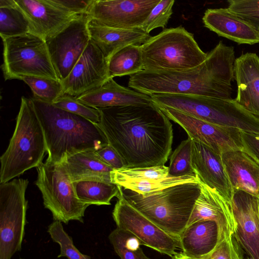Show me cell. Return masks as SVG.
<instances>
[{
	"label": "cell",
	"mask_w": 259,
	"mask_h": 259,
	"mask_svg": "<svg viewBox=\"0 0 259 259\" xmlns=\"http://www.w3.org/2000/svg\"><path fill=\"white\" fill-rule=\"evenodd\" d=\"M1 68L5 80L24 76H40L59 79L46 40L32 33L5 38Z\"/></svg>",
	"instance_id": "cell-8"
},
{
	"label": "cell",
	"mask_w": 259,
	"mask_h": 259,
	"mask_svg": "<svg viewBox=\"0 0 259 259\" xmlns=\"http://www.w3.org/2000/svg\"><path fill=\"white\" fill-rule=\"evenodd\" d=\"M109 78L108 61L90 40L68 75L61 82L64 94L77 97L100 87Z\"/></svg>",
	"instance_id": "cell-14"
},
{
	"label": "cell",
	"mask_w": 259,
	"mask_h": 259,
	"mask_svg": "<svg viewBox=\"0 0 259 259\" xmlns=\"http://www.w3.org/2000/svg\"><path fill=\"white\" fill-rule=\"evenodd\" d=\"M32 33L30 23L15 0H0V35L2 40Z\"/></svg>",
	"instance_id": "cell-26"
},
{
	"label": "cell",
	"mask_w": 259,
	"mask_h": 259,
	"mask_svg": "<svg viewBox=\"0 0 259 259\" xmlns=\"http://www.w3.org/2000/svg\"><path fill=\"white\" fill-rule=\"evenodd\" d=\"M103 162L117 169L124 167L123 161L116 151L109 144L95 151Z\"/></svg>",
	"instance_id": "cell-39"
},
{
	"label": "cell",
	"mask_w": 259,
	"mask_h": 259,
	"mask_svg": "<svg viewBox=\"0 0 259 259\" xmlns=\"http://www.w3.org/2000/svg\"><path fill=\"white\" fill-rule=\"evenodd\" d=\"M19 259H24V258H20Z\"/></svg>",
	"instance_id": "cell-42"
},
{
	"label": "cell",
	"mask_w": 259,
	"mask_h": 259,
	"mask_svg": "<svg viewBox=\"0 0 259 259\" xmlns=\"http://www.w3.org/2000/svg\"><path fill=\"white\" fill-rule=\"evenodd\" d=\"M170 120L180 125L189 138L204 144L217 153L243 150L241 131L239 129L217 125L177 110L158 106Z\"/></svg>",
	"instance_id": "cell-12"
},
{
	"label": "cell",
	"mask_w": 259,
	"mask_h": 259,
	"mask_svg": "<svg viewBox=\"0 0 259 259\" xmlns=\"http://www.w3.org/2000/svg\"><path fill=\"white\" fill-rule=\"evenodd\" d=\"M76 98L84 104L96 109L149 105L153 103L150 96L122 87L112 78H109L100 87Z\"/></svg>",
	"instance_id": "cell-21"
},
{
	"label": "cell",
	"mask_w": 259,
	"mask_h": 259,
	"mask_svg": "<svg viewBox=\"0 0 259 259\" xmlns=\"http://www.w3.org/2000/svg\"><path fill=\"white\" fill-rule=\"evenodd\" d=\"M143 70L180 71L196 67L207 56L184 27L164 29L141 45Z\"/></svg>",
	"instance_id": "cell-6"
},
{
	"label": "cell",
	"mask_w": 259,
	"mask_h": 259,
	"mask_svg": "<svg viewBox=\"0 0 259 259\" xmlns=\"http://www.w3.org/2000/svg\"><path fill=\"white\" fill-rule=\"evenodd\" d=\"M115 252L121 259H150L140 247V240L130 232L116 228L109 235Z\"/></svg>",
	"instance_id": "cell-29"
},
{
	"label": "cell",
	"mask_w": 259,
	"mask_h": 259,
	"mask_svg": "<svg viewBox=\"0 0 259 259\" xmlns=\"http://www.w3.org/2000/svg\"><path fill=\"white\" fill-rule=\"evenodd\" d=\"M235 59L234 48L220 41L196 67L180 71L142 70L131 75L128 85L149 96L170 94L232 99Z\"/></svg>",
	"instance_id": "cell-2"
},
{
	"label": "cell",
	"mask_w": 259,
	"mask_h": 259,
	"mask_svg": "<svg viewBox=\"0 0 259 259\" xmlns=\"http://www.w3.org/2000/svg\"><path fill=\"white\" fill-rule=\"evenodd\" d=\"M97 124L124 167L164 165L172 150V125L159 107L149 105L98 109Z\"/></svg>",
	"instance_id": "cell-1"
},
{
	"label": "cell",
	"mask_w": 259,
	"mask_h": 259,
	"mask_svg": "<svg viewBox=\"0 0 259 259\" xmlns=\"http://www.w3.org/2000/svg\"><path fill=\"white\" fill-rule=\"evenodd\" d=\"M192 140L181 142L170 156L168 174L176 177L196 176L192 165Z\"/></svg>",
	"instance_id": "cell-31"
},
{
	"label": "cell",
	"mask_w": 259,
	"mask_h": 259,
	"mask_svg": "<svg viewBox=\"0 0 259 259\" xmlns=\"http://www.w3.org/2000/svg\"><path fill=\"white\" fill-rule=\"evenodd\" d=\"M244 254L232 236L222 241L207 259H244Z\"/></svg>",
	"instance_id": "cell-37"
},
{
	"label": "cell",
	"mask_w": 259,
	"mask_h": 259,
	"mask_svg": "<svg viewBox=\"0 0 259 259\" xmlns=\"http://www.w3.org/2000/svg\"><path fill=\"white\" fill-rule=\"evenodd\" d=\"M62 163L73 182L98 181L112 183L111 173L114 169L101 160L95 151L75 154L67 157Z\"/></svg>",
	"instance_id": "cell-25"
},
{
	"label": "cell",
	"mask_w": 259,
	"mask_h": 259,
	"mask_svg": "<svg viewBox=\"0 0 259 259\" xmlns=\"http://www.w3.org/2000/svg\"><path fill=\"white\" fill-rule=\"evenodd\" d=\"M48 232L53 241L60 245V252L57 257L68 259H91V256L81 253L74 246L72 237L64 230L62 223L54 221L49 226Z\"/></svg>",
	"instance_id": "cell-33"
},
{
	"label": "cell",
	"mask_w": 259,
	"mask_h": 259,
	"mask_svg": "<svg viewBox=\"0 0 259 259\" xmlns=\"http://www.w3.org/2000/svg\"><path fill=\"white\" fill-rule=\"evenodd\" d=\"M31 99L44 131L47 161L62 163L72 155L96 151L108 144L97 124L52 104Z\"/></svg>",
	"instance_id": "cell-3"
},
{
	"label": "cell",
	"mask_w": 259,
	"mask_h": 259,
	"mask_svg": "<svg viewBox=\"0 0 259 259\" xmlns=\"http://www.w3.org/2000/svg\"><path fill=\"white\" fill-rule=\"evenodd\" d=\"M237 94L235 100L249 113L259 118V57L242 54L234 64Z\"/></svg>",
	"instance_id": "cell-19"
},
{
	"label": "cell",
	"mask_w": 259,
	"mask_h": 259,
	"mask_svg": "<svg viewBox=\"0 0 259 259\" xmlns=\"http://www.w3.org/2000/svg\"><path fill=\"white\" fill-rule=\"evenodd\" d=\"M171 257L172 259H200L189 256L183 252L177 253Z\"/></svg>",
	"instance_id": "cell-41"
},
{
	"label": "cell",
	"mask_w": 259,
	"mask_h": 259,
	"mask_svg": "<svg viewBox=\"0 0 259 259\" xmlns=\"http://www.w3.org/2000/svg\"><path fill=\"white\" fill-rule=\"evenodd\" d=\"M64 10L74 15L88 14L94 0H52Z\"/></svg>",
	"instance_id": "cell-38"
},
{
	"label": "cell",
	"mask_w": 259,
	"mask_h": 259,
	"mask_svg": "<svg viewBox=\"0 0 259 259\" xmlns=\"http://www.w3.org/2000/svg\"><path fill=\"white\" fill-rule=\"evenodd\" d=\"M91 40L100 49L106 60L122 48L142 45L150 37L141 28L123 29L104 25L90 18L88 24Z\"/></svg>",
	"instance_id": "cell-22"
},
{
	"label": "cell",
	"mask_w": 259,
	"mask_h": 259,
	"mask_svg": "<svg viewBox=\"0 0 259 259\" xmlns=\"http://www.w3.org/2000/svg\"><path fill=\"white\" fill-rule=\"evenodd\" d=\"M243 150L259 165V135L241 131Z\"/></svg>",
	"instance_id": "cell-40"
},
{
	"label": "cell",
	"mask_w": 259,
	"mask_h": 259,
	"mask_svg": "<svg viewBox=\"0 0 259 259\" xmlns=\"http://www.w3.org/2000/svg\"><path fill=\"white\" fill-rule=\"evenodd\" d=\"M160 0H94L88 13L90 18L112 28H140Z\"/></svg>",
	"instance_id": "cell-13"
},
{
	"label": "cell",
	"mask_w": 259,
	"mask_h": 259,
	"mask_svg": "<svg viewBox=\"0 0 259 259\" xmlns=\"http://www.w3.org/2000/svg\"><path fill=\"white\" fill-rule=\"evenodd\" d=\"M221 157L233 190H242L259 198V165L243 150L228 151Z\"/></svg>",
	"instance_id": "cell-24"
},
{
	"label": "cell",
	"mask_w": 259,
	"mask_h": 259,
	"mask_svg": "<svg viewBox=\"0 0 259 259\" xmlns=\"http://www.w3.org/2000/svg\"><path fill=\"white\" fill-rule=\"evenodd\" d=\"M35 184L41 193L43 203L54 221L67 224L70 221L83 223V217L90 205L76 196L73 182L64 164L46 161L37 168Z\"/></svg>",
	"instance_id": "cell-7"
},
{
	"label": "cell",
	"mask_w": 259,
	"mask_h": 259,
	"mask_svg": "<svg viewBox=\"0 0 259 259\" xmlns=\"http://www.w3.org/2000/svg\"><path fill=\"white\" fill-rule=\"evenodd\" d=\"M182 252L191 257L207 259L223 241L218 224L202 220L188 225L179 237Z\"/></svg>",
	"instance_id": "cell-23"
},
{
	"label": "cell",
	"mask_w": 259,
	"mask_h": 259,
	"mask_svg": "<svg viewBox=\"0 0 259 259\" xmlns=\"http://www.w3.org/2000/svg\"><path fill=\"white\" fill-rule=\"evenodd\" d=\"M77 198L89 205H110L111 200L117 197L119 190L112 183L98 181H80L73 182Z\"/></svg>",
	"instance_id": "cell-27"
},
{
	"label": "cell",
	"mask_w": 259,
	"mask_h": 259,
	"mask_svg": "<svg viewBox=\"0 0 259 259\" xmlns=\"http://www.w3.org/2000/svg\"><path fill=\"white\" fill-rule=\"evenodd\" d=\"M231 206L235 221L233 236L245 255L259 259V198L235 190Z\"/></svg>",
	"instance_id": "cell-15"
},
{
	"label": "cell",
	"mask_w": 259,
	"mask_h": 259,
	"mask_svg": "<svg viewBox=\"0 0 259 259\" xmlns=\"http://www.w3.org/2000/svg\"><path fill=\"white\" fill-rule=\"evenodd\" d=\"M47 153L44 131L31 98H21L15 130L1 156L0 184L42 163Z\"/></svg>",
	"instance_id": "cell-5"
},
{
	"label": "cell",
	"mask_w": 259,
	"mask_h": 259,
	"mask_svg": "<svg viewBox=\"0 0 259 259\" xmlns=\"http://www.w3.org/2000/svg\"><path fill=\"white\" fill-rule=\"evenodd\" d=\"M169 176L168 166L164 165L146 167L114 169L111 173V182L124 180H137L144 179H157Z\"/></svg>",
	"instance_id": "cell-32"
},
{
	"label": "cell",
	"mask_w": 259,
	"mask_h": 259,
	"mask_svg": "<svg viewBox=\"0 0 259 259\" xmlns=\"http://www.w3.org/2000/svg\"><path fill=\"white\" fill-rule=\"evenodd\" d=\"M90 19L88 14L79 15L46 40L54 68L61 81L68 75L91 40L88 27Z\"/></svg>",
	"instance_id": "cell-10"
},
{
	"label": "cell",
	"mask_w": 259,
	"mask_h": 259,
	"mask_svg": "<svg viewBox=\"0 0 259 259\" xmlns=\"http://www.w3.org/2000/svg\"><path fill=\"white\" fill-rule=\"evenodd\" d=\"M198 180L200 193L195 201L188 225L199 221H213L219 225L223 240L231 237L235 228L231 203L215 189Z\"/></svg>",
	"instance_id": "cell-16"
},
{
	"label": "cell",
	"mask_w": 259,
	"mask_h": 259,
	"mask_svg": "<svg viewBox=\"0 0 259 259\" xmlns=\"http://www.w3.org/2000/svg\"><path fill=\"white\" fill-rule=\"evenodd\" d=\"M15 2L28 19L32 33L45 40L61 30L79 15L64 10L52 0H15Z\"/></svg>",
	"instance_id": "cell-17"
},
{
	"label": "cell",
	"mask_w": 259,
	"mask_h": 259,
	"mask_svg": "<svg viewBox=\"0 0 259 259\" xmlns=\"http://www.w3.org/2000/svg\"><path fill=\"white\" fill-rule=\"evenodd\" d=\"M174 0H160L152 10L140 28L149 33L157 28H164L172 14Z\"/></svg>",
	"instance_id": "cell-35"
},
{
	"label": "cell",
	"mask_w": 259,
	"mask_h": 259,
	"mask_svg": "<svg viewBox=\"0 0 259 259\" xmlns=\"http://www.w3.org/2000/svg\"><path fill=\"white\" fill-rule=\"evenodd\" d=\"M20 80L31 89L33 98L53 104L64 94L61 81L52 78L40 76H24Z\"/></svg>",
	"instance_id": "cell-30"
},
{
	"label": "cell",
	"mask_w": 259,
	"mask_h": 259,
	"mask_svg": "<svg viewBox=\"0 0 259 259\" xmlns=\"http://www.w3.org/2000/svg\"><path fill=\"white\" fill-rule=\"evenodd\" d=\"M109 78L132 75L143 70L141 45L127 46L115 53L108 62Z\"/></svg>",
	"instance_id": "cell-28"
},
{
	"label": "cell",
	"mask_w": 259,
	"mask_h": 259,
	"mask_svg": "<svg viewBox=\"0 0 259 259\" xmlns=\"http://www.w3.org/2000/svg\"><path fill=\"white\" fill-rule=\"evenodd\" d=\"M112 211L117 228L128 231L142 245L170 257L180 248L179 238L167 233L146 217L118 194Z\"/></svg>",
	"instance_id": "cell-11"
},
{
	"label": "cell",
	"mask_w": 259,
	"mask_h": 259,
	"mask_svg": "<svg viewBox=\"0 0 259 259\" xmlns=\"http://www.w3.org/2000/svg\"><path fill=\"white\" fill-rule=\"evenodd\" d=\"M27 179L0 184V259H11L22 248L26 224Z\"/></svg>",
	"instance_id": "cell-9"
},
{
	"label": "cell",
	"mask_w": 259,
	"mask_h": 259,
	"mask_svg": "<svg viewBox=\"0 0 259 259\" xmlns=\"http://www.w3.org/2000/svg\"><path fill=\"white\" fill-rule=\"evenodd\" d=\"M192 165L201 181L215 189L231 203L233 190L225 170L221 155L200 142L192 140Z\"/></svg>",
	"instance_id": "cell-18"
},
{
	"label": "cell",
	"mask_w": 259,
	"mask_h": 259,
	"mask_svg": "<svg viewBox=\"0 0 259 259\" xmlns=\"http://www.w3.org/2000/svg\"><path fill=\"white\" fill-rule=\"evenodd\" d=\"M204 26L218 35L239 44L259 42V30L228 8L208 9L202 17Z\"/></svg>",
	"instance_id": "cell-20"
},
{
	"label": "cell",
	"mask_w": 259,
	"mask_h": 259,
	"mask_svg": "<svg viewBox=\"0 0 259 259\" xmlns=\"http://www.w3.org/2000/svg\"><path fill=\"white\" fill-rule=\"evenodd\" d=\"M118 188L119 195L132 206L178 238L188 225L200 193L199 183L179 184L146 197L120 186Z\"/></svg>",
	"instance_id": "cell-4"
},
{
	"label": "cell",
	"mask_w": 259,
	"mask_h": 259,
	"mask_svg": "<svg viewBox=\"0 0 259 259\" xmlns=\"http://www.w3.org/2000/svg\"><path fill=\"white\" fill-rule=\"evenodd\" d=\"M54 106L82 117L92 122L98 124L100 114L98 109L91 107L79 101L76 97L63 94L53 104Z\"/></svg>",
	"instance_id": "cell-34"
},
{
	"label": "cell",
	"mask_w": 259,
	"mask_h": 259,
	"mask_svg": "<svg viewBox=\"0 0 259 259\" xmlns=\"http://www.w3.org/2000/svg\"><path fill=\"white\" fill-rule=\"evenodd\" d=\"M228 9L259 30V0L228 1Z\"/></svg>",
	"instance_id": "cell-36"
}]
</instances>
